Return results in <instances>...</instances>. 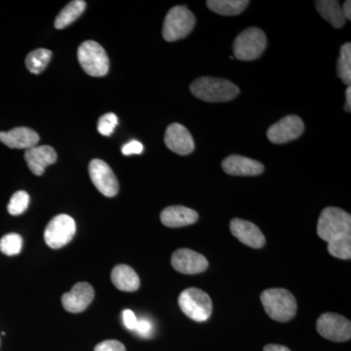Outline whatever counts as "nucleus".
<instances>
[{"label": "nucleus", "mask_w": 351, "mask_h": 351, "mask_svg": "<svg viewBox=\"0 0 351 351\" xmlns=\"http://www.w3.org/2000/svg\"><path fill=\"white\" fill-rule=\"evenodd\" d=\"M317 234L326 242L341 235L351 234L350 215L339 208H325L318 219Z\"/></svg>", "instance_id": "7ed1b4c3"}, {"label": "nucleus", "mask_w": 351, "mask_h": 351, "mask_svg": "<svg viewBox=\"0 0 351 351\" xmlns=\"http://www.w3.org/2000/svg\"><path fill=\"white\" fill-rule=\"evenodd\" d=\"M346 112H350L351 110V87L348 86L346 91Z\"/></svg>", "instance_id": "c9c22d12"}, {"label": "nucleus", "mask_w": 351, "mask_h": 351, "mask_svg": "<svg viewBox=\"0 0 351 351\" xmlns=\"http://www.w3.org/2000/svg\"><path fill=\"white\" fill-rule=\"evenodd\" d=\"M328 251L332 257L341 260H350L351 234L341 235L328 242Z\"/></svg>", "instance_id": "393cba45"}, {"label": "nucleus", "mask_w": 351, "mask_h": 351, "mask_svg": "<svg viewBox=\"0 0 351 351\" xmlns=\"http://www.w3.org/2000/svg\"><path fill=\"white\" fill-rule=\"evenodd\" d=\"M261 302L271 319L287 322L295 317L298 304L290 291L282 288L267 289L261 294Z\"/></svg>", "instance_id": "f03ea898"}, {"label": "nucleus", "mask_w": 351, "mask_h": 351, "mask_svg": "<svg viewBox=\"0 0 351 351\" xmlns=\"http://www.w3.org/2000/svg\"><path fill=\"white\" fill-rule=\"evenodd\" d=\"M338 76L341 82L350 86L351 82V44L345 43L341 47V54L338 60Z\"/></svg>", "instance_id": "a878e982"}, {"label": "nucleus", "mask_w": 351, "mask_h": 351, "mask_svg": "<svg viewBox=\"0 0 351 351\" xmlns=\"http://www.w3.org/2000/svg\"><path fill=\"white\" fill-rule=\"evenodd\" d=\"M191 92L193 96L209 103L230 101L240 93L239 88L223 78L202 76L191 83Z\"/></svg>", "instance_id": "f257e3e1"}, {"label": "nucleus", "mask_w": 351, "mask_h": 351, "mask_svg": "<svg viewBox=\"0 0 351 351\" xmlns=\"http://www.w3.org/2000/svg\"><path fill=\"white\" fill-rule=\"evenodd\" d=\"M23 247V239L18 233H9L0 239V251L7 256L20 254Z\"/></svg>", "instance_id": "bb28decb"}, {"label": "nucleus", "mask_w": 351, "mask_h": 351, "mask_svg": "<svg viewBox=\"0 0 351 351\" xmlns=\"http://www.w3.org/2000/svg\"><path fill=\"white\" fill-rule=\"evenodd\" d=\"M86 8V2L83 0H75L69 2L68 5L64 7L60 12L55 20V27L58 29H64L68 25L75 22Z\"/></svg>", "instance_id": "5701e85b"}, {"label": "nucleus", "mask_w": 351, "mask_h": 351, "mask_svg": "<svg viewBox=\"0 0 351 351\" xmlns=\"http://www.w3.org/2000/svg\"><path fill=\"white\" fill-rule=\"evenodd\" d=\"M250 2L247 0H208L210 10L223 16H237L243 12Z\"/></svg>", "instance_id": "4be33fe9"}, {"label": "nucleus", "mask_w": 351, "mask_h": 351, "mask_svg": "<svg viewBox=\"0 0 351 351\" xmlns=\"http://www.w3.org/2000/svg\"><path fill=\"white\" fill-rule=\"evenodd\" d=\"M52 52L50 50L39 48L32 51L25 59V66L34 75H39L49 64Z\"/></svg>", "instance_id": "b1692460"}, {"label": "nucleus", "mask_w": 351, "mask_h": 351, "mask_svg": "<svg viewBox=\"0 0 351 351\" xmlns=\"http://www.w3.org/2000/svg\"><path fill=\"white\" fill-rule=\"evenodd\" d=\"M144 151V145L141 144L138 141H131L127 143L122 147V154L124 156H131V154H141Z\"/></svg>", "instance_id": "7c9ffc66"}, {"label": "nucleus", "mask_w": 351, "mask_h": 351, "mask_svg": "<svg viewBox=\"0 0 351 351\" xmlns=\"http://www.w3.org/2000/svg\"><path fill=\"white\" fill-rule=\"evenodd\" d=\"M316 329L323 338L337 343H343L351 338L350 321L339 314H322L316 323Z\"/></svg>", "instance_id": "1a4fd4ad"}, {"label": "nucleus", "mask_w": 351, "mask_h": 351, "mask_svg": "<svg viewBox=\"0 0 351 351\" xmlns=\"http://www.w3.org/2000/svg\"><path fill=\"white\" fill-rule=\"evenodd\" d=\"M78 62L87 75L100 77L107 75L110 60L107 52L96 41L88 40L80 46L77 51Z\"/></svg>", "instance_id": "0eeeda50"}, {"label": "nucleus", "mask_w": 351, "mask_h": 351, "mask_svg": "<svg viewBox=\"0 0 351 351\" xmlns=\"http://www.w3.org/2000/svg\"><path fill=\"white\" fill-rule=\"evenodd\" d=\"M89 174L97 189L107 197L119 193V184L112 168L101 159H93L89 164Z\"/></svg>", "instance_id": "9d476101"}, {"label": "nucleus", "mask_w": 351, "mask_h": 351, "mask_svg": "<svg viewBox=\"0 0 351 351\" xmlns=\"http://www.w3.org/2000/svg\"><path fill=\"white\" fill-rule=\"evenodd\" d=\"M263 351H291L286 346L280 345H267L263 348Z\"/></svg>", "instance_id": "72a5a7b5"}, {"label": "nucleus", "mask_w": 351, "mask_h": 351, "mask_svg": "<svg viewBox=\"0 0 351 351\" xmlns=\"http://www.w3.org/2000/svg\"><path fill=\"white\" fill-rule=\"evenodd\" d=\"M160 219L168 228H182L196 223L198 213L191 208L178 205L165 208L161 212Z\"/></svg>", "instance_id": "6ab92c4d"}, {"label": "nucleus", "mask_w": 351, "mask_h": 351, "mask_svg": "<svg viewBox=\"0 0 351 351\" xmlns=\"http://www.w3.org/2000/svg\"><path fill=\"white\" fill-rule=\"evenodd\" d=\"M0 142L11 149H29L39 142V135L27 127H17L8 132H0Z\"/></svg>", "instance_id": "a211bd4d"}, {"label": "nucleus", "mask_w": 351, "mask_h": 351, "mask_svg": "<svg viewBox=\"0 0 351 351\" xmlns=\"http://www.w3.org/2000/svg\"><path fill=\"white\" fill-rule=\"evenodd\" d=\"M230 228V232L240 242L251 248L260 249L265 244V237L262 230L251 221L233 219Z\"/></svg>", "instance_id": "2eb2a0df"}, {"label": "nucleus", "mask_w": 351, "mask_h": 351, "mask_svg": "<svg viewBox=\"0 0 351 351\" xmlns=\"http://www.w3.org/2000/svg\"><path fill=\"white\" fill-rule=\"evenodd\" d=\"M221 167L226 174L232 176H258L262 174L265 167L262 163L248 157L232 154L223 159Z\"/></svg>", "instance_id": "f3484780"}, {"label": "nucleus", "mask_w": 351, "mask_h": 351, "mask_svg": "<svg viewBox=\"0 0 351 351\" xmlns=\"http://www.w3.org/2000/svg\"><path fill=\"white\" fill-rule=\"evenodd\" d=\"M94 297V288L89 283H76L69 292L64 293L62 297V304L69 313H80L87 308Z\"/></svg>", "instance_id": "ddd939ff"}, {"label": "nucleus", "mask_w": 351, "mask_h": 351, "mask_svg": "<svg viewBox=\"0 0 351 351\" xmlns=\"http://www.w3.org/2000/svg\"><path fill=\"white\" fill-rule=\"evenodd\" d=\"M152 329V323L149 320L142 319L138 320L137 326H136L135 331L141 336L147 337L151 334Z\"/></svg>", "instance_id": "473e14b6"}, {"label": "nucleus", "mask_w": 351, "mask_h": 351, "mask_svg": "<svg viewBox=\"0 0 351 351\" xmlns=\"http://www.w3.org/2000/svg\"><path fill=\"white\" fill-rule=\"evenodd\" d=\"M179 306L182 313L196 322L209 319L213 311L211 298L198 288H189L182 291L179 297Z\"/></svg>", "instance_id": "20e7f679"}, {"label": "nucleus", "mask_w": 351, "mask_h": 351, "mask_svg": "<svg viewBox=\"0 0 351 351\" xmlns=\"http://www.w3.org/2000/svg\"><path fill=\"white\" fill-rule=\"evenodd\" d=\"M171 263L175 270L184 274H200L205 271L209 265L204 256L188 248H182L174 252Z\"/></svg>", "instance_id": "f8f14e48"}, {"label": "nucleus", "mask_w": 351, "mask_h": 351, "mask_svg": "<svg viewBox=\"0 0 351 351\" xmlns=\"http://www.w3.org/2000/svg\"><path fill=\"white\" fill-rule=\"evenodd\" d=\"M166 147L180 156H188L195 149V142L193 136L188 129L180 123H173L166 130Z\"/></svg>", "instance_id": "4468645a"}, {"label": "nucleus", "mask_w": 351, "mask_h": 351, "mask_svg": "<svg viewBox=\"0 0 351 351\" xmlns=\"http://www.w3.org/2000/svg\"><path fill=\"white\" fill-rule=\"evenodd\" d=\"M122 317H123V322L125 324L126 328L129 330H134L135 331L136 326H137L138 319L136 317L135 313L130 309H125L122 313Z\"/></svg>", "instance_id": "2f4dec72"}, {"label": "nucleus", "mask_w": 351, "mask_h": 351, "mask_svg": "<svg viewBox=\"0 0 351 351\" xmlns=\"http://www.w3.org/2000/svg\"><path fill=\"white\" fill-rule=\"evenodd\" d=\"M343 15H345L346 19L350 20L351 19V2L350 0H346L345 4H343Z\"/></svg>", "instance_id": "f704fd0d"}, {"label": "nucleus", "mask_w": 351, "mask_h": 351, "mask_svg": "<svg viewBox=\"0 0 351 351\" xmlns=\"http://www.w3.org/2000/svg\"><path fill=\"white\" fill-rule=\"evenodd\" d=\"M267 44V36L262 29L255 27H249L235 38L233 53L240 61H253L262 56Z\"/></svg>", "instance_id": "39448f33"}, {"label": "nucleus", "mask_w": 351, "mask_h": 351, "mask_svg": "<svg viewBox=\"0 0 351 351\" xmlns=\"http://www.w3.org/2000/svg\"><path fill=\"white\" fill-rule=\"evenodd\" d=\"M57 152L50 145H36L25 152V162L34 175L41 176L47 166L56 162Z\"/></svg>", "instance_id": "dca6fc26"}, {"label": "nucleus", "mask_w": 351, "mask_h": 351, "mask_svg": "<svg viewBox=\"0 0 351 351\" xmlns=\"http://www.w3.org/2000/svg\"><path fill=\"white\" fill-rule=\"evenodd\" d=\"M29 203V195L24 191H19L14 193L10 201H9L8 210L9 214L12 216H19V215L24 213L25 210L27 209Z\"/></svg>", "instance_id": "cd10ccee"}, {"label": "nucleus", "mask_w": 351, "mask_h": 351, "mask_svg": "<svg viewBox=\"0 0 351 351\" xmlns=\"http://www.w3.org/2000/svg\"><path fill=\"white\" fill-rule=\"evenodd\" d=\"M94 351H126V348L119 341L108 339L95 346Z\"/></svg>", "instance_id": "c756f323"}, {"label": "nucleus", "mask_w": 351, "mask_h": 351, "mask_svg": "<svg viewBox=\"0 0 351 351\" xmlns=\"http://www.w3.org/2000/svg\"><path fill=\"white\" fill-rule=\"evenodd\" d=\"M119 124V119L114 113L110 112L103 115L98 122L99 133L103 136H110Z\"/></svg>", "instance_id": "c85d7f7f"}, {"label": "nucleus", "mask_w": 351, "mask_h": 351, "mask_svg": "<svg viewBox=\"0 0 351 351\" xmlns=\"http://www.w3.org/2000/svg\"><path fill=\"white\" fill-rule=\"evenodd\" d=\"M195 17L186 6L171 9L163 24V38L168 43L186 38L195 25Z\"/></svg>", "instance_id": "423d86ee"}, {"label": "nucleus", "mask_w": 351, "mask_h": 351, "mask_svg": "<svg viewBox=\"0 0 351 351\" xmlns=\"http://www.w3.org/2000/svg\"><path fill=\"white\" fill-rule=\"evenodd\" d=\"M304 130L302 120L297 115H287L267 130V138L272 144L281 145L294 141Z\"/></svg>", "instance_id": "9b49d317"}, {"label": "nucleus", "mask_w": 351, "mask_h": 351, "mask_svg": "<svg viewBox=\"0 0 351 351\" xmlns=\"http://www.w3.org/2000/svg\"><path fill=\"white\" fill-rule=\"evenodd\" d=\"M113 285L124 292H135L140 288L137 272L127 265H119L112 269L110 276Z\"/></svg>", "instance_id": "aec40b11"}, {"label": "nucleus", "mask_w": 351, "mask_h": 351, "mask_svg": "<svg viewBox=\"0 0 351 351\" xmlns=\"http://www.w3.org/2000/svg\"><path fill=\"white\" fill-rule=\"evenodd\" d=\"M315 7L323 19L329 22L336 29H341L346 24V17L341 4L336 0H318Z\"/></svg>", "instance_id": "412c9836"}, {"label": "nucleus", "mask_w": 351, "mask_h": 351, "mask_svg": "<svg viewBox=\"0 0 351 351\" xmlns=\"http://www.w3.org/2000/svg\"><path fill=\"white\" fill-rule=\"evenodd\" d=\"M76 232L75 219L66 214L54 217L44 232V240L52 249H60L73 240Z\"/></svg>", "instance_id": "6e6552de"}]
</instances>
